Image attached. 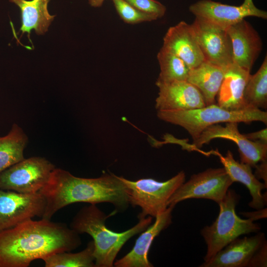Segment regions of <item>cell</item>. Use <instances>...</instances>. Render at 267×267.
<instances>
[{
	"label": "cell",
	"mask_w": 267,
	"mask_h": 267,
	"mask_svg": "<svg viewBox=\"0 0 267 267\" xmlns=\"http://www.w3.org/2000/svg\"><path fill=\"white\" fill-rule=\"evenodd\" d=\"M81 243L79 234L64 223L31 219L0 231V267H28L35 260L70 252Z\"/></svg>",
	"instance_id": "cell-1"
},
{
	"label": "cell",
	"mask_w": 267,
	"mask_h": 267,
	"mask_svg": "<svg viewBox=\"0 0 267 267\" xmlns=\"http://www.w3.org/2000/svg\"><path fill=\"white\" fill-rule=\"evenodd\" d=\"M39 192L46 203L42 219L47 220H50L61 209L75 203H109L117 212L126 210L130 204L125 185L113 173L96 178H83L55 168Z\"/></svg>",
	"instance_id": "cell-2"
},
{
	"label": "cell",
	"mask_w": 267,
	"mask_h": 267,
	"mask_svg": "<svg viewBox=\"0 0 267 267\" xmlns=\"http://www.w3.org/2000/svg\"><path fill=\"white\" fill-rule=\"evenodd\" d=\"M109 216L96 204L81 209L73 218L70 228L77 233L90 235L94 244L95 267H112L119 251L126 242L141 233L151 224L152 218H138L139 222L129 229L116 232L108 228L105 221Z\"/></svg>",
	"instance_id": "cell-3"
},
{
	"label": "cell",
	"mask_w": 267,
	"mask_h": 267,
	"mask_svg": "<svg viewBox=\"0 0 267 267\" xmlns=\"http://www.w3.org/2000/svg\"><path fill=\"white\" fill-rule=\"evenodd\" d=\"M157 117L167 123L184 129L193 141L209 127L222 123L237 122L249 124L261 122L267 124V112L258 108H248L238 111L225 109L215 103L186 110L157 111Z\"/></svg>",
	"instance_id": "cell-4"
},
{
	"label": "cell",
	"mask_w": 267,
	"mask_h": 267,
	"mask_svg": "<svg viewBox=\"0 0 267 267\" xmlns=\"http://www.w3.org/2000/svg\"><path fill=\"white\" fill-rule=\"evenodd\" d=\"M239 199V195L234 190L228 189L219 204L220 212L215 221L201 229V234L207 246L204 262L208 261L236 238L258 232L261 229L251 219H242L236 215L235 207Z\"/></svg>",
	"instance_id": "cell-5"
},
{
	"label": "cell",
	"mask_w": 267,
	"mask_h": 267,
	"mask_svg": "<svg viewBox=\"0 0 267 267\" xmlns=\"http://www.w3.org/2000/svg\"><path fill=\"white\" fill-rule=\"evenodd\" d=\"M118 177L126 187L129 204L141 209L138 218H155L163 213L168 207L170 198L185 179L183 171L164 181L151 178L133 181Z\"/></svg>",
	"instance_id": "cell-6"
},
{
	"label": "cell",
	"mask_w": 267,
	"mask_h": 267,
	"mask_svg": "<svg viewBox=\"0 0 267 267\" xmlns=\"http://www.w3.org/2000/svg\"><path fill=\"white\" fill-rule=\"evenodd\" d=\"M55 168L44 157L24 158L0 173V189L27 194L39 192Z\"/></svg>",
	"instance_id": "cell-7"
},
{
	"label": "cell",
	"mask_w": 267,
	"mask_h": 267,
	"mask_svg": "<svg viewBox=\"0 0 267 267\" xmlns=\"http://www.w3.org/2000/svg\"><path fill=\"white\" fill-rule=\"evenodd\" d=\"M233 181L224 168H209L192 175L175 191L168 202L174 207L188 199H206L219 204L224 198Z\"/></svg>",
	"instance_id": "cell-8"
},
{
	"label": "cell",
	"mask_w": 267,
	"mask_h": 267,
	"mask_svg": "<svg viewBox=\"0 0 267 267\" xmlns=\"http://www.w3.org/2000/svg\"><path fill=\"white\" fill-rule=\"evenodd\" d=\"M45 205L39 192L27 194L0 189V231L37 216L42 218Z\"/></svg>",
	"instance_id": "cell-9"
},
{
	"label": "cell",
	"mask_w": 267,
	"mask_h": 267,
	"mask_svg": "<svg viewBox=\"0 0 267 267\" xmlns=\"http://www.w3.org/2000/svg\"><path fill=\"white\" fill-rule=\"evenodd\" d=\"M189 11L199 18L226 30L248 16L267 19L266 11L257 8L253 0H244L239 6L223 4L212 0H200L189 7Z\"/></svg>",
	"instance_id": "cell-10"
},
{
	"label": "cell",
	"mask_w": 267,
	"mask_h": 267,
	"mask_svg": "<svg viewBox=\"0 0 267 267\" xmlns=\"http://www.w3.org/2000/svg\"><path fill=\"white\" fill-rule=\"evenodd\" d=\"M215 138L226 139L234 142L238 148L241 162L251 167H255L259 162L267 159V144L246 138L239 132L237 122L226 123L225 127L219 124L209 127L193 141L191 147L195 149L201 148Z\"/></svg>",
	"instance_id": "cell-11"
},
{
	"label": "cell",
	"mask_w": 267,
	"mask_h": 267,
	"mask_svg": "<svg viewBox=\"0 0 267 267\" xmlns=\"http://www.w3.org/2000/svg\"><path fill=\"white\" fill-rule=\"evenodd\" d=\"M191 25L205 61L224 69L233 63L231 42L226 30L197 18Z\"/></svg>",
	"instance_id": "cell-12"
},
{
	"label": "cell",
	"mask_w": 267,
	"mask_h": 267,
	"mask_svg": "<svg viewBox=\"0 0 267 267\" xmlns=\"http://www.w3.org/2000/svg\"><path fill=\"white\" fill-rule=\"evenodd\" d=\"M159 89L155 100L157 111L186 110L206 106L200 91L187 81L157 83Z\"/></svg>",
	"instance_id": "cell-13"
},
{
	"label": "cell",
	"mask_w": 267,
	"mask_h": 267,
	"mask_svg": "<svg viewBox=\"0 0 267 267\" xmlns=\"http://www.w3.org/2000/svg\"><path fill=\"white\" fill-rule=\"evenodd\" d=\"M226 30L231 42L233 63L250 71L262 49L258 33L245 19Z\"/></svg>",
	"instance_id": "cell-14"
},
{
	"label": "cell",
	"mask_w": 267,
	"mask_h": 267,
	"mask_svg": "<svg viewBox=\"0 0 267 267\" xmlns=\"http://www.w3.org/2000/svg\"><path fill=\"white\" fill-rule=\"evenodd\" d=\"M162 47L181 58L190 69L205 61L191 24L183 21L169 28Z\"/></svg>",
	"instance_id": "cell-15"
},
{
	"label": "cell",
	"mask_w": 267,
	"mask_h": 267,
	"mask_svg": "<svg viewBox=\"0 0 267 267\" xmlns=\"http://www.w3.org/2000/svg\"><path fill=\"white\" fill-rule=\"evenodd\" d=\"M174 207L169 206L156 216L154 223L141 232L131 251L114 263L116 267H152L148 254L155 238L172 222V212Z\"/></svg>",
	"instance_id": "cell-16"
},
{
	"label": "cell",
	"mask_w": 267,
	"mask_h": 267,
	"mask_svg": "<svg viewBox=\"0 0 267 267\" xmlns=\"http://www.w3.org/2000/svg\"><path fill=\"white\" fill-rule=\"evenodd\" d=\"M265 241V234L259 233L250 237L234 239L201 267H245L256 251Z\"/></svg>",
	"instance_id": "cell-17"
},
{
	"label": "cell",
	"mask_w": 267,
	"mask_h": 267,
	"mask_svg": "<svg viewBox=\"0 0 267 267\" xmlns=\"http://www.w3.org/2000/svg\"><path fill=\"white\" fill-rule=\"evenodd\" d=\"M250 75V71L234 63L224 69L223 79L217 96V104L230 111L248 108L244 100V92Z\"/></svg>",
	"instance_id": "cell-18"
},
{
	"label": "cell",
	"mask_w": 267,
	"mask_h": 267,
	"mask_svg": "<svg viewBox=\"0 0 267 267\" xmlns=\"http://www.w3.org/2000/svg\"><path fill=\"white\" fill-rule=\"evenodd\" d=\"M213 153L219 157L233 182H239L247 187L252 197L249 206L256 210L262 209L266 205L267 194H263L262 191L267 188V185L260 182L255 177L251 167L236 161L230 150L227 151L225 156L222 155L217 150Z\"/></svg>",
	"instance_id": "cell-19"
},
{
	"label": "cell",
	"mask_w": 267,
	"mask_h": 267,
	"mask_svg": "<svg viewBox=\"0 0 267 267\" xmlns=\"http://www.w3.org/2000/svg\"><path fill=\"white\" fill-rule=\"evenodd\" d=\"M17 5L21 11L22 34L29 35L32 30L36 34L44 35L54 20L55 15L50 14L47 6L50 0H9Z\"/></svg>",
	"instance_id": "cell-20"
},
{
	"label": "cell",
	"mask_w": 267,
	"mask_h": 267,
	"mask_svg": "<svg viewBox=\"0 0 267 267\" xmlns=\"http://www.w3.org/2000/svg\"><path fill=\"white\" fill-rule=\"evenodd\" d=\"M224 69L206 61L190 69L187 81L201 93L206 106L216 103Z\"/></svg>",
	"instance_id": "cell-21"
},
{
	"label": "cell",
	"mask_w": 267,
	"mask_h": 267,
	"mask_svg": "<svg viewBox=\"0 0 267 267\" xmlns=\"http://www.w3.org/2000/svg\"><path fill=\"white\" fill-rule=\"evenodd\" d=\"M28 141L26 134L16 124L6 135L0 136V173L25 158Z\"/></svg>",
	"instance_id": "cell-22"
},
{
	"label": "cell",
	"mask_w": 267,
	"mask_h": 267,
	"mask_svg": "<svg viewBox=\"0 0 267 267\" xmlns=\"http://www.w3.org/2000/svg\"><path fill=\"white\" fill-rule=\"evenodd\" d=\"M244 100L248 108L267 107V56L254 75H250L244 92Z\"/></svg>",
	"instance_id": "cell-23"
},
{
	"label": "cell",
	"mask_w": 267,
	"mask_h": 267,
	"mask_svg": "<svg viewBox=\"0 0 267 267\" xmlns=\"http://www.w3.org/2000/svg\"><path fill=\"white\" fill-rule=\"evenodd\" d=\"M160 72L156 83L187 81L189 68L179 57L162 47L157 54Z\"/></svg>",
	"instance_id": "cell-24"
},
{
	"label": "cell",
	"mask_w": 267,
	"mask_h": 267,
	"mask_svg": "<svg viewBox=\"0 0 267 267\" xmlns=\"http://www.w3.org/2000/svg\"><path fill=\"white\" fill-rule=\"evenodd\" d=\"M94 244L90 241L82 251L76 253L70 252L56 253L42 260L45 267H95L94 256Z\"/></svg>",
	"instance_id": "cell-25"
},
{
	"label": "cell",
	"mask_w": 267,
	"mask_h": 267,
	"mask_svg": "<svg viewBox=\"0 0 267 267\" xmlns=\"http://www.w3.org/2000/svg\"><path fill=\"white\" fill-rule=\"evenodd\" d=\"M112 0L119 15L127 23L133 24L158 19L153 15L139 10L125 0Z\"/></svg>",
	"instance_id": "cell-26"
},
{
	"label": "cell",
	"mask_w": 267,
	"mask_h": 267,
	"mask_svg": "<svg viewBox=\"0 0 267 267\" xmlns=\"http://www.w3.org/2000/svg\"><path fill=\"white\" fill-rule=\"evenodd\" d=\"M139 10L155 16L163 17L166 11L164 5L156 0H125Z\"/></svg>",
	"instance_id": "cell-27"
},
{
	"label": "cell",
	"mask_w": 267,
	"mask_h": 267,
	"mask_svg": "<svg viewBox=\"0 0 267 267\" xmlns=\"http://www.w3.org/2000/svg\"><path fill=\"white\" fill-rule=\"evenodd\" d=\"M267 245L265 240L254 254L247 267H267Z\"/></svg>",
	"instance_id": "cell-28"
},
{
	"label": "cell",
	"mask_w": 267,
	"mask_h": 267,
	"mask_svg": "<svg viewBox=\"0 0 267 267\" xmlns=\"http://www.w3.org/2000/svg\"><path fill=\"white\" fill-rule=\"evenodd\" d=\"M245 136L254 141H258L267 144V129L265 128L259 131L244 134Z\"/></svg>",
	"instance_id": "cell-29"
},
{
	"label": "cell",
	"mask_w": 267,
	"mask_h": 267,
	"mask_svg": "<svg viewBox=\"0 0 267 267\" xmlns=\"http://www.w3.org/2000/svg\"><path fill=\"white\" fill-rule=\"evenodd\" d=\"M260 165L257 164L255 167L256 171L254 175L258 178H262L264 181V183L267 185V160L261 161Z\"/></svg>",
	"instance_id": "cell-30"
},
{
	"label": "cell",
	"mask_w": 267,
	"mask_h": 267,
	"mask_svg": "<svg viewBox=\"0 0 267 267\" xmlns=\"http://www.w3.org/2000/svg\"><path fill=\"white\" fill-rule=\"evenodd\" d=\"M242 215L254 221L259 219L266 218L267 209H263L262 208L255 212L245 213L244 214H242Z\"/></svg>",
	"instance_id": "cell-31"
},
{
	"label": "cell",
	"mask_w": 267,
	"mask_h": 267,
	"mask_svg": "<svg viewBox=\"0 0 267 267\" xmlns=\"http://www.w3.org/2000/svg\"><path fill=\"white\" fill-rule=\"evenodd\" d=\"M104 0H89V4L93 7H97L101 6Z\"/></svg>",
	"instance_id": "cell-32"
}]
</instances>
